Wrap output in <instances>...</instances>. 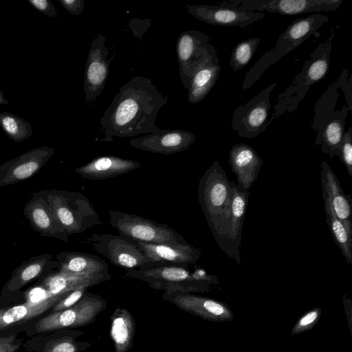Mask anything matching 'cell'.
Returning a JSON list of instances; mask_svg holds the SVG:
<instances>
[{"label":"cell","mask_w":352,"mask_h":352,"mask_svg":"<svg viewBox=\"0 0 352 352\" xmlns=\"http://www.w3.org/2000/svg\"><path fill=\"white\" fill-rule=\"evenodd\" d=\"M168 102L151 79L134 76L124 84L100 120L105 138H133L159 129L157 115Z\"/></svg>","instance_id":"cell-1"},{"label":"cell","mask_w":352,"mask_h":352,"mask_svg":"<svg viewBox=\"0 0 352 352\" xmlns=\"http://www.w3.org/2000/svg\"><path fill=\"white\" fill-rule=\"evenodd\" d=\"M197 194L215 241L221 250L230 256L228 230L232 192L231 183L219 161H214L200 178Z\"/></svg>","instance_id":"cell-2"},{"label":"cell","mask_w":352,"mask_h":352,"mask_svg":"<svg viewBox=\"0 0 352 352\" xmlns=\"http://www.w3.org/2000/svg\"><path fill=\"white\" fill-rule=\"evenodd\" d=\"M335 31L333 28L329 37L320 43L309 54L301 71L294 77L289 87L281 93L274 107L269 125L286 113L296 110L310 87L322 78L329 69L330 56Z\"/></svg>","instance_id":"cell-3"},{"label":"cell","mask_w":352,"mask_h":352,"mask_svg":"<svg viewBox=\"0 0 352 352\" xmlns=\"http://www.w3.org/2000/svg\"><path fill=\"white\" fill-rule=\"evenodd\" d=\"M189 266L153 265L127 270L124 275L142 280L153 289L164 292H207L211 284L219 283L216 276L207 274L202 269L190 272Z\"/></svg>","instance_id":"cell-4"},{"label":"cell","mask_w":352,"mask_h":352,"mask_svg":"<svg viewBox=\"0 0 352 352\" xmlns=\"http://www.w3.org/2000/svg\"><path fill=\"white\" fill-rule=\"evenodd\" d=\"M328 21V16L319 13L294 20L280 35L274 47L264 54L248 72L242 83L243 89L250 88L268 67L311 36L318 38V30Z\"/></svg>","instance_id":"cell-5"},{"label":"cell","mask_w":352,"mask_h":352,"mask_svg":"<svg viewBox=\"0 0 352 352\" xmlns=\"http://www.w3.org/2000/svg\"><path fill=\"white\" fill-rule=\"evenodd\" d=\"M56 219L69 236L102 223L90 200L82 193L41 190Z\"/></svg>","instance_id":"cell-6"},{"label":"cell","mask_w":352,"mask_h":352,"mask_svg":"<svg viewBox=\"0 0 352 352\" xmlns=\"http://www.w3.org/2000/svg\"><path fill=\"white\" fill-rule=\"evenodd\" d=\"M107 306L101 296L88 292L72 307L39 318L26 330L28 336L63 329H74L91 324Z\"/></svg>","instance_id":"cell-7"},{"label":"cell","mask_w":352,"mask_h":352,"mask_svg":"<svg viewBox=\"0 0 352 352\" xmlns=\"http://www.w3.org/2000/svg\"><path fill=\"white\" fill-rule=\"evenodd\" d=\"M109 224L120 234L135 241L155 244L188 243L182 235L165 224L120 210H109Z\"/></svg>","instance_id":"cell-8"},{"label":"cell","mask_w":352,"mask_h":352,"mask_svg":"<svg viewBox=\"0 0 352 352\" xmlns=\"http://www.w3.org/2000/svg\"><path fill=\"white\" fill-rule=\"evenodd\" d=\"M88 243L111 264L127 270L153 266L137 241L122 234L95 233L87 239Z\"/></svg>","instance_id":"cell-9"},{"label":"cell","mask_w":352,"mask_h":352,"mask_svg":"<svg viewBox=\"0 0 352 352\" xmlns=\"http://www.w3.org/2000/svg\"><path fill=\"white\" fill-rule=\"evenodd\" d=\"M276 87L273 82L250 101L233 111L231 128L241 138H254L269 126L270 95Z\"/></svg>","instance_id":"cell-10"},{"label":"cell","mask_w":352,"mask_h":352,"mask_svg":"<svg viewBox=\"0 0 352 352\" xmlns=\"http://www.w3.org/2000/svg\"><path fill=\"white\" fill-rule=\"evenodd\" d=\"M210 40L209 35L198 30L183 32L177 38L176 52L179 74L187 89L192 74L214 48Z\"/></svg>","instance_id":"cell-11"},{"label":"cell","mask_w":352,"mask_h":352,"mask_svg":"<svg viewBox=\"0 0 352 352\" xmlns=\"http://www.w3.org/2000/svg\"><path fill=\"white\" fill-rule=\"evenodd\" d=\"M342 0H233L222 3L253 12L294 15L336 10Z\"/></svg>","instance_id":"cell-12"},{"label":"cell","mask_w":352,"mask_h":352,"mask_svg":"<svg viewBox=\"0 0 352 352\" xmlns=\"http://www.w3.org/2000/svg\"><path fill=\"white\" fill-rule=\"evenodd\" d=\"M106 38L98 34L88 52L85 69L83 90L86 104L91 105L100 95L109 76L110 60Z\"/></svg>","instance_id":"cell-13"},{"label":"cell","mask_w":352,"mask_h":352,"mask_svg":"<svg viewBox=\"0 0 352 352\" xmlns=\"http://www.w3.org/2000/svg\"><path fill=\"white\" fill-rule=\"evenodd\" d=\"M162 298L180 309L205 320L226 322L234 318V313L228 305L212 298L179 292H164Z\"/></svg>","instance_id":"cell-14"},{"label":"cell","mask_w":352,"mask_h":352,"mask_svg":"<svg viewBox=\"0 0 352 352\" xmlns=\"http://www.w3.org/2000/svg\"><path fill=\"white\" fill-rule=\"evenodd\" d=\"M187 11L195 19L206 23L220 26H247L265 17L264 12L243 10L225 4L188 5Z\"/></svg>","instance_id":"cell-15"},{"label":"cell","mask_w":352,"mask_h":352,"mask_svg":"<svg viewBox=\"0 0 352 352\" xmlns=\"http://www.w3.org/2000/svg\"><path fill=\"white\" fill-rule=\"evenodd\" d=\"M55 150L41 146L25 152L0 165V188L28 179L36 175Z\"/></svg>","instance_id":"cell-16"},{"label":"cell","mask_w":352,"mask_h":352,"mask_svg":"<svg viewBox=\"0 0 352 352\" xmlns=\"http://www.w3.org/2000/svg\"><path fill=\"white\" fill-rule=\"evenodd\" d=\"M191 132L178 129H160L145 135L131 139L129 145L157 154L171 155L187 150L195 141Z\"/></svg>","instance_id":"cell-17"},{"label":"cell","mask_w":352,"mask_h":352,"mask_svg":"<svg viewBox=\"0 0 352 352\" xmlns=\"http://www.w3.org/2000/svg\"><path fill=\"white\" fill-rule=\"evenodd\" d=\"M84 333L74 329H63L33 336L23 342L25 352H82L91 346L88 341L78 340Z\"/></svg>","instance_id":"cell-18"},{"label":"cell","mask_w":352,"mask_h":352,"mask_svg":"<svg viewBox=\"0 0 352 352\" xmlns=\"http://www.w3.org/2000/svg\"><path fill=\"white\" fill-rule=\"evenodd\" d=\"M23 213L32 228L41 236H47L68 243L69 235L56 219L41 190L32 194Z\"/></svg>","instance_id":"cell-19"},{"label":"cell","mask_w":352,"mask_h":352,"mask_svg":"<svg viewBox=\"0 0 352 352\" xmlns=\"http://www.w3.org/2000/svg\"><path fill=\"white\" fill-rule=\"evenodd\" d=\"M321 185L324 203L331 206L337 218L342 221L348 232L352 235V211L351 196L344 190L327 162L321 164Z\"/></svg>","instance_id":"cell-20"},{"label":"cell","mask_w":352,"mask_h":352,"mask_svg":"<svg viewBox=\"0 0 352 352\" xmlns=\"http://www.w3.org/2000/svg\"><path fill=\"white\" fill-rule=\"evenodd\" d=\"M154 265H194L199 259L201 250L187 244H155L138 242Z\"/></svg>","instance_id":"cell-21"},{"label":"cell","mask_w":352,"mask_h":352,"mask_svg":"<svg viewBox=\"0 0 352 352\" xmlns=\"http://www.w3.org/2000/svg\"><path fill=\"white\" fill-rule=\"evenodd\" d=\"M229 164L236 177V185L249 191L257 179L263 160L250 145L239 143L234 145L229 153Z\"/></svg>","instance_id":"cell-22"},{"label":"cell","mask_w":352,"mask_h":352,"mask_svg":"<svg viewBox=\"0 0 352 352\" xmlns=\"http://www.w3.org/2000/svg\"><path fill=\"white\" fill-rule=\"evenodd\" d=\"M111 278L109 272L92 274H67L60 271L41 277L40 286L47 297L69 292L80 287H90Z\"/></svg>","instance_id":"cell-23"},{"label":"cell","mask_w":352,"mask_h":352,"mask_svg":"<svg viewBox=\"0 0 352 352\" xmlns=\"http://www.w3.org/2000/svg\"><path fill=\"white\" fill-rule=\"evenodd\" d=\"M68 293L47 297L36 302H25L0 309V332L14 329L16 326L22 325L42 315L47 310L51 309L58 300Z\"/></svg>","instance_id":"cell-24"},{"label":"cell","mask_w":352,"mask_h":352,"mask_svg":"<svg viewBox=\"0 0 352 352\" xmlns=\"http://www.w3.org/2000/svg\"><path fill=\"white\" fill-rule=\"evenodd\" d=\"M52 258V254H43L23 261L12 272L10 278L4 285L1 296L14 294L29 282L44 276L45 273L54 265H59L58 261H53Z\"/></svg>","instance_id":"cell-25"},{"label":"cell","mask_w":352,"mask_h":352,"mask_svg":"<svg viewBox=\"0 0 352 352\" xmlns=\"http://www.w3.org/2000/svg\"><path fill=\"white\" fill-rule=\"evenodd\" d=\"M138 162L107 155L96 157L87 164L75 168L74 171L89 180H103L115 177L140 168Z\"/></svg>","instance_id":"cell-26"},{"label":"cell","mask_w":352,"mask_h":352,"mask_svg":"<svg viewBox=\"0 0 352 352\" xmlns=\"http://www.w3.org/2000/svg\"><path fill=\"white\" fill-rule=\"evenodd\" d=\"M220 72L219 60L214 48L192 76L188 101L196 104L204 99L217 82Z\"/></svg>","instance_id":"cell-27"},{"label":"cell","mask_w":352,"mask_h":352,"mask_svg":"<svg viewBox=\"0 0 352 352\" xmlns=\"http://www.w3.org/2000/svg\"><path fill=\"white\" fill-rule=\"evenodd\" d=\"M230 183L232 197L228 230L230 257L239 264L241 262L239 247L241 244L243 226L248 208L250 192L240 188L234 182Z\"/></svg>","instance_id":"cell-28"},{"label":"cell","mask_w":352,"mask_h":352,"mask_svg":"<svg viewBox=\"0 0 352 352\" xmlns=\"http://www.w3.org/2000/svg\"><path fill=\"white\" fill-rule=\"evenodd\" d=\"M58 271L75 274H92L109 272L108 264L98 256L77 252H60L56 256Z\"/></svg>","instance_id":"cell-29"},{"label":"cell","mask_w":352,"mask_h":352,"mask_svg":"<svg viewBox=\"0 0 352 352\" xmlns=\"http://www.w3.org/2000/svg\"><path fill=\"white\" fill-rule=\"evenodd\" d=\"M349 111L346 104H344L340 109H336L322 126L319 145L322 153L328 154L331 158L336 155L340 156Z\"/></svg>","instance_id":"cell-30"},{"label":"cell","mask_w":352,"mask_h":352,"mask_svg":"<svg viewBox=\"0 0 352 352\" xmlns=\"http://www.w3.org/2000/svg\"><path fill=\"white\" fill-rule=\"evenodd\" d=\"M110 334L115 352H127L133 344L135 322L131 313L117 307L111 316Z\"/></svg>","instance_id":"cell-31"},{"label":"cell","mask_w":352,"mask_h":352,"mask_svg":"<svg viewBox=\"0 0 352 352\" xmlns=\"http://www.w3.org/2000/svg\"><path fill=\"white\" fill-rule=\"evenodd\" d=\"M326 221L335 243L339 248L347 263L352 264V235L333 212L330 205L324 203Z\"/></svg>","instance_id":"cell-32"},{"label":"cell","mask_w":352,"mask_h":352,"mask_svg":"<svg viewBox=\"0 0 352 352\" xmlns=\"http://www.w3.org/2000/svg\"><path fill=\"white\" fill-rule=\"evenodd\" d=\"M0 126L8 137L15 142L27 140L33 133L29 122L10 112H0Z\"/></svg>","instance_id":"cell-33"},{"label":"cell","mask_w":352,"mask_h":352,"mask_svg":"<svg viewBox=\"0 0 352 352\" xmlns=\"http://www.w3.org/2000/svg\"><path fill=\"white\" fill-rule=\"evenodd\" d=\"M261 38L254 37L238 43L234 47L230 60L234 72L243 68L252 59L259 45Z\"/></svg>","instance_id":"cell-34"},{"label":"cell","mask_w":352,"mask_h":352,"mask_svg":"<svg viewBox=\"0 0 352 352\" xmlns=\"http://www.w3.org/2000/svg\"><path fill=\"white\" fill-rule=\"evenodd\" d=\"M322 315L320 307H315L303 314L296 322L291 330L292 336L308 331L319 322Z\"/></svg>","instance_id":"cell-35"},{"label":"cell","mask_w":352,"mask_h":352,"mask_svg":"<svg viewBox=\"0 0 352 352\" xmlns=\"http://www.w3.org/2000/svg\"><path fill=\"white\" fill-rule=\"evenodd\" d=\"M340 160L345 166L349 175L352 177V127L344 133L340 150Z\"/></svg>","instance_id":"cell-36"},{"label":"cell","mask_w":352,"mask_h":352,"mask_svg":"<svg viewBox=\"0 0 352 352\" xmlns=\"http://www.w3.org/2000/svg\"><path fill=\"white\" fill-rule=\"evenodd\" d=\"M87 291V287H80L71 291L51 308L50 312H56L72 307L82 298Z\"/></svg>","instance_id":"cell-37"},{"label":"cell","mask_w":352,"mask_h":352,"mask_svg":"<svg viewBox=\"0 0 352 352\" xmlns=\"http://www.w3.org/2000/svg\"><path fill=\"white\" fill-rule=\"evenodd\" d=\"M23 340L15 332L8 336H0V352H17L23 346Z\"/></svg>","instance_id":"cell-38"},{"label":"cell","mask_w":352,"mask_h":352,"mask_svg":"<svg viewBox=\"0 0 352 352\" xmlns=\"http://www.w3.org/2000/svg\"><path fill=\"white\" fill-rule=\"evenodd\" d=\"M28 2L36 10L50 18L58 14L53 3L50 0H28Z\"/></svg>","instance_id":"cell-39"},{"label":"cell","mask_w":352,"mask_h":352,"mask_svg":"<svg viewBox=\"0 0 352 352\" xmlns=\"http://www.w3.org/2000/svg\"><path fill=\"white\" fill-rule=\"evenodd\" d=\"M61 6L71 14H80L85 7L84 0H58Z\"/></svg>","instance_id":"cell-40"},{"label":"cell","mask_w":352,"mask_h":352,"mask_svg":"<svg viewBox=\"0 0 352 352\" xmlns=\"http://www.w3.org/2000/svg\"><path fill=\"white\" fill-rule=\"evenodd\" d=\"M342 304L346 316L349 329L352 335V301L346 295L342 296Z\"/></svg>","instance_id":"cell-41"},{"label":"cell","mask_w":352,"mask_h":352,"mask_svg":"<svg viewBox=\"0 0 352 352\" xmlns=\"http://www.w3.org/2000/svg\"><path fill=\"white\" fill-rule=\"evenodd\" d=\"M9 102L5 98L3 93L0 89V104H9Z\"/></svg>","instance_id":"cell-42"}]
</instances>
